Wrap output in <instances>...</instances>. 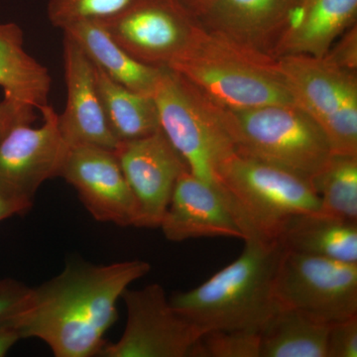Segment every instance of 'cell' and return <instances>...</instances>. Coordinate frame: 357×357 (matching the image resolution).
<instances>
[{
  "label": "cell",
  "mask_w": 357,
  "mask_h": 357,
  "mask_svg": "<svg viewBox=\"0 0 357 357\" xmlns=\"http://www.w3.org/2000/svg\"><path fill=\"white\" fill-rule=\"evenodd\" d=\"M159 227L173 243L199 237L245 239L222 190L189 170L178 177Z\"/></svg>",
  "instance_id": "9a60e30c"
},
{
  "label": "cell",
  "mask_w": 357,
  "mask_h": 357,
  "mask_svg": "<svg viewBox=\"0 0 357 357\" xmlns=\"http://www.w3.org/2000/svg\"><path fill=\"white\" fill-rule=\"evenodd\" d=\"M236 261L208 281L184 293L174 294L176 311L204 333L213 331L260 333L279 309L274 282L285 248L279 241H244Z\"/></svg>",
  "instance_id": "7a4b0ae2"
},
{
  "label": "cell",
  "mask_w": 357,
  "mask_h": 357,
  "mask_svg": "<svg viewBox=\"0 0 357 357\" xmlns=\"http://www.w3.org/2000/svg\"><path fill=\"white\" fill-rule=\"evenodd\" d=\"M332 321L281 307L260 332V357H326Z\"/></svg>",
  "instance_id": "44dd1931"
},
{
  "label": "cell",
  "mask_w": 357,
  "mask_h": 357,
  "mask_svg": "<svg viewBox=\"0 0 357 357\" xmlns=\"http://www.w3.org/2000/svg\"><path fill=\"white\" fill-rule=\"evenodd\" d=\"M32 206L0 194V222L14 215H24Z\"/></svg>",
  "instance_id": "f546056e"
},
{
  "label": "cell",
  "mask_w": 357,
  "mask_h": 357,
  "mask_svg": "<svg viewBox=\"0 0 357 357\" xmlns=\"http://www.w3.org/2000/svg\"><path fill=\"white\" fill-rule=\"evenodd\" d=\"M40 112L38 128L20 123L0 138V194L31 206L42 184L60 177L69 149L53 107Z\"/></svg>",
  "instance_id": "8fae6325"
},
{
  "label": "cell",
  "mask_w": 357,
  "mask_h": 357,
  "mask_svg": "<svg viewBox=\"0 0 357 357\" xmlns=\"http://www.w3.org/2000/svg\"><path fill=\"white\" fill-rule=\"evenodd\" d=\"M151 269L143 260L100 265L68 262L63 271L32 288L29 304L14 323L22 338H38L56 357L100 356L114 325L117 301Z\"/></svg>",
  "instance_id": "6da1fadb"
},
{
  "label": "cell",
  "mask_w": 357,
  "mask_h": 357,
  "mask_svg": "<svg viewBox=\"0 0 357 357\" xmlns=\"http://www.w3.org/2000/svg\"><path fill=\"white\" fill-rule=\"evenodd\" d=\"M278 241L286 250L357 263V223L321 213L291 218L281 230Z\"/></svg>",
  "instance_id": "ffe728a7"
},
{
  "label": "cell",
  "mask_w": 357,
  "mask_h": 357,
  "mask_svg": "<svg viewBox=\"0 0 357 357\" xmlns=\"http://www.w3.org/2000/svg\"><path fill=\"white\" fill-rule=\"evenodd\" d=\"M311 184L321 201L319 213L357 223V156L333 154Z\"/></svg>",
  "instance_id": "603a6c76"
},
{
  "label": "cell",
  "mask_w": 357,
  "mask_h": 357,
  "mask_svg": "<svg viewBox=\"0 0 357 357\" xmlns=\"http://www.w3.org/2000/svg\"><path fill=\"white\" fill-rule=\"evenodd\" d=\"M49 70L26 52L21 28L0 23V89L4 98L35 110L49 105Z\"/></svg>",
  "instance_id": "d6986e66"
},
{
  "label": "cell",
  "mask_w": 357,
  "mask_h": 357,
  "mask_svg": "<svg viewBox=\"0 0 357 357\" xmlns=\"http://www.w3.org/2000/svg\"><path fill=\"white\" fill-rule=\"evenodd\" d=\"M168 68L225 109L294 103L277 59L199 26L182 55Z\"/></svg>",
  "instance_id": "3957f363"
},
{
  "label": "cell",
  "mask_w": 357,
  "mask_h": 357,
  "mask_svg": "<svg viewBox=\"0 0 357 357\" xmlns=\"http://www.w3.org/2000/svg\"><path fill=\"white\" fill-rule=\"evenodd\" d=\"M126 307L123 335L107 344L103 357H191L195 345L204 335L176 311L160 284L122 294Z\"/></svg>",
  "instance_id": "30bf717a"
},
{
  "label": "cell",
  "mask_w": 357,
  "mask_h": 357,
  "mask_svg": "<svg viewBox=\"0 0 357 357\" xmlns=\"http://www.w3.org/2000/svg\"><path fill=\"white\" fill-rule=\"evenodd\" d=\"M132 0H49V21L54 27H65L81 20H102L119 13Z\"/></svg>",
  "instance_id": "d4e9b609"
},
{
  "label": "cell",
  "mask_w": 357,
  "mask_h": 357,
  "mask_svg": "<svg viewBox=\"0 0 357 357\" xmlns=\"http://www.w3.org/2000/svg\"><path fill=\"white\" fill-rule=\"evenodd\" d=\"M21 338L14 328H7L0 330V357L6 356L13 345Z\"/></svg>",
  "instance_id": "4dcf8cb0"
},
{
  "label": "cell",
  "mask_w": 357,
  "mask_h": 357,
  "mask_svg": "<svg viewBox=\"0 0 357 357\" xmlns=\"http://www.w3.org/2000/svg\"><path fill=\"white\" fill-rule=\"evenodd\" d=\"M63 46L67 102L59 114L61 133L69 147L93 145L114 151L119 142L103 112L93 65L68 35L64 34Z\"/></svg>",
  "instance_id": "2e32d148"
},
{
  "label": "cell",
  "mask_w": 357,
  "mask_h": 357,
  "mask_svg": "<svg viewBox=\"0 0 357 357\" xmlns=\"http://www.w3.org/2000/svg\"><path fill=\"white\" fill-rule=\"evenodd\" d=\"M326 357H357V314L331 323Z\"/></svg>",
  "instance_id": "4316f807"
},
{
  "label": "cell",
  "mask_w": 357,
  "mask_h": 357,
  "mask_svg": "<svg viewBox=\"0 0 357 357\" xmlns=\"http://www.w3.org/2000/svg\"><path fill=\"white\" fill-rule=\"evenodd\" d=\"M177 1L195 16L199 9L203 8L211 0H177Z\"/></svg>",
  "instance_id": "1f68e13d"
},
{
  "label": "cell",
  "mask_w": 357,
  "mask_h": 357,
  "mask_svg": "<svg viewBox=\"0 0 357 357\" xmlns=\"http://www.w3.org/2000/svg\"><path fill=\"white\" fill-rule=\"evenodd\" d=\"M152 96L161 130L190 172L217 185L218 169L236 152L225 107L167 67L162 68Z\"/></svg>",
  "instance_id": "5b68a950"
},
{
  "label": "cell",
  "mask_w": 357,
  "mask_h": 357,
  "mask_svg": "<svg viewBox=\"0 0 357 357\" xmlns=\"http://www.w3.org/2000/svg\"><path fill=\"white\" fill-rule=\"evenodd\" d=\"M86 54L91 64L115 83L152 96L162 68L150 67L131 57L96 20L77 21L63 29Z\"/></svg>",
  "instance_id": "ac0fdd59"
},
{
  "label": "cell",
  "mask_w": 357,
  "mask_h": 357,
  "mask_svg": "<svg viewBox=\"0 0 357 357\" xmlns=\"http://www.w3.org/2000/svg\"><path fill=\"white\" fill-rule=\"evenodd\" d=\"M96 20L131 57L155 68H168L180 57L199 26L177 0H132Z\"/></svg>",
  "instance_id": "9c48e42d"
},
{
  "label": "cell",
  "mask_w": 357,
  "mask_h": 357,
  "mask_svg": "<svg viewBox=\"0 0 357 357\" xmlns=\"http://www.w3.org/2000/svg\"><path fill=\"white\" fill-rule=\"evenodd\" d=\"M302 1L211 0L195 14V17L206 31L275 58Z\"/></svg>",
  "instance_id": "5bb4252c"
},
{
  "label": "cell",
  "mask_w": 357,
  "mask_h": 357,
  "mask_svg": "<svg viewBox=\"0 0 357 357\" xmlns=\"http://www.w3.org/2000/svg\"><path fill=\"white\" fill-rule=\"evenodd\" d=\"M60 177L77 192L84 208L100 222L135 227L137 204L114 150L70 146Z\"/></svg>",
  "instance_id": "7c38bea8"
},
{
  "label": "cell",
  "mask_w": 357,
  "mask_h": 357,
  "mask_svg": "<svg viewBox=\"0 0 357 357\" xmlns=\"http://www.w3.org/2000/svg\"><path fill=\"white\" fill-rule=\"evenodd\" d=\"M277 63L294 103L323 129L333 154L357 156V73L325 57L286 55Z\"/></svg>",
  "instance_id": "52a82bcc"
},
{
  "label": "cell",
  "mask_w": 357,
  "mask_h": 357,
  "mask_svg": "<svg viewBox=\"0 0 357 357\" xmlns=\"http://www.w3.org/2000/svg\"><path fill=\"white\" fill-rule=\"evenodd\" d=\"M225 112L236 153L286 169L310 182L333 154L323 129L295 103Z\"/></svg>",
  "instance_id": "8992f818"
},
{
  "label": "cell",
  "mask_w": 357,
  "mask_h": 357,
  "mask_svg": "<svg viewBox=\"0 0 357 357\" xmlns=\"http://www.w3.org/2000/svg\"><path fill=\"white\" fill-rule=\"evenodd\" d=\"M93 69L103 112L119 144L161 130L153 96L131 91L115 83L95 66Z\"/></svg>",
  "instance_id": "7402d4cb"
},
{
  "label": "cell",
  "mask_w": 357,
  "mask_h": 357,
  "mask_svg": "<svg viewBox=\"0 0 357 357\" xmlns=\"http://www.w3.org/2000/svg\"><path fill=\"white\" fill-rule=\"evenodd\" d=\"M35 119V109L3 98L0 102V138L13 126L20 123H32Z\"/></svg>",
  "instance_id": "f1b7e54d"
},
{
  "label": "cell",
  "mask_w": 357,
  "mask_h": 357,
  "mask_svg": "<svg viewBox=\"0 0 357 357\" xmlns=\"http://www.w3.org/2000/svg\"><path fill=\"white\" fill-rule=\"evenodd\" d=\"M357 0H303L275 58L286 55L325 57L340 35L356 24Z\"/></svg>",
  "instance_id": "e0dca14e"
},
{
  "label": "cell",
  "mask_w": 357,
  "mask_h": 357,
  "mask_svg": "<svg viewBox=\"0 0 357 357\" xmlns=\"http://www.w3.org/2000/svg\"><path fill=\"white\" fill-rule=\"evenodd\" d=\"M32 288L15 279H0V330L13 328L29 304Z\"/></svg>",
  "instance_id": "484cf974"
},
{
  "label": "cell",
  "mask_w": 357,
  "mask_h": 357,
  "mask_svg": "<svg viewBox=\"0 0 357 357\" xmlns=\"http://www.w3.org/2000/svg\"><path fill=\"white\" fill-rule=\"evenodd\" d=\"M217 185L245 236L244 241H278L291 218L321 210V201L309 180L236 152L218 169Z\"/></svg>",
  "instance_id": "277c9868"
},
{
  "label": "cell",
  "mask_w": 357,
  "mask_h": 357,
  "mask_svg": "<svg viewBox=\"0 0 357 357\" xmlns=\"http://www.w3.org/2000/svg\"><path fill=\"white\" fill-rule=\"evenodd\" d=\"M325 58L349 72L357 73V25L347 29L331 47Z\"/></svg>",
  "instance_id": "83f0119b"
},
{
  "label": "cell",
  "mask_w": 357,
  "mask_h": 357,
  "mask_svg": "<svg viewBox=\"0 0 357 357\" xmlns=\"http://www.w3.org/2000/svg\"><path fill=\"white\" fill-rule=\"evenodd\" d=\"M281 307L301 310L328 321L357 314V263L284 251L274 282Z\"/></svg>",
  "instance_id": "ba28073f"
},
{
  "label": "cell",
  "mask_w": 357,
  "mask_h": 357,
  "mask_svg": "<svg viewBox=\"0 0 357 357\" xmlns=\"http://www.w3.org/2000/svg\"><path fill=\"white\" fill-rule=\"evenodd\" d=\"M137 204L135 227H160L181 174L189 170L163 131L121 142L114 150Z\"/></svg>",
  "instance_id": "4fadbf2b"
},
{
  "label": "cell",
  "mask_w": 357,
  "mask_h": 357,
  "mask_svg": "<svg viewBox=\"0 0 357 357\" xmlns=\"http://www.w3.org/2000/svg\"><path fill=\"white\" fill-rule=\"evenodd\" d=\"M191 357H260V333L234 330L204 333Z\"/></svg>",
  "instance_id": "cb8c5ba5"
}]
</instances>
